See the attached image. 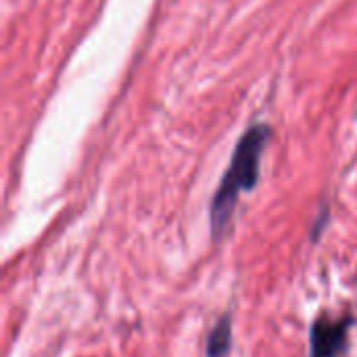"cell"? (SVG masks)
Masks as SVG:
<instances>
[{
	"instance_id": "obj_1",
	"label": "cell",
	"mask_w": 357,
	"mask_h": 357,
	"mask_svg": "<svg viewBox=\"0 0 357 357\" xmlns=\"http://www.w3.org/2000/svg\"><path fill=\"white\" fill-rule=\"evenodd\" d=\"M270 140V128L266 123H255L251 126L243 138L238 140L230 167L222 178L220 188L213 195L211 209H209V222H211V236L213 241H220L222 234L226 232L238 197L243 192H249L255 188L257 178H259V163L264 149Z\"/></svg>"
},
{
	"instance_id": "obj_2",
	"label": "cell",
	"mask_w": 357,
	"mask_h": 357,
	"mask_svg": "<svg viewBox=\"0 0 357 357\" xmlns=\"http://www.w3.org/2000/svg\"><path fill=\"white\" fill-rule=\"evenodd\" d=\"M354 318H333L322 314L310 328V357H343L349 347V328Z\"/></svg>"
},
{
	"instance_id": "obj_3",
	"label": "cell",
	"mask_w": 357,
	"mask_h": 357,
	"mask_svg": "<svg viewBox=\"0 0 357 357\" xmlns=\"http://www.w3.org/2000/svg\"><path fill=\"white\" fill-rule=\"evenodd\" d=\"M230 349H232V318L230 314H224L207 337L205 354L207 357H226Z\"/></svg>"
}]
</instances>
